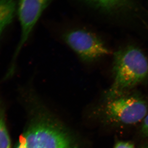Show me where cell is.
Instances as JSON below:
<instances>
[{"instance_id": "obj_1", "label": "cell", "mask_w": 148, "mask_h": 148, "mask_svg": "<svg viewBox=\"0 0 148 148\" xmlns=\"http://www.w3.org/2000/svg\"><path fill=\"white\" fill-rule=\"evenodd\" d=\"M114 82L106 93L108 100L119 97L148 76V60L140 49L128 46L114 54Z\"/></svg>"}, {"instance_id": "obj_2", "label": "cell", "mask_w": 148, "mask_h": 148, "mask_svg": "<svg viewBox=\"0 0 148 148\" xmlns=\"http://www.w3.org/2000/svg\"><path fill=\"white\" fill-rule=\"evenodd\" d=\"M16 148H72L71 140L63 128L44 116L35 117L20 137Z\"/></svg>"}, {"instance_id": "obj_3", "label": "cell", "mask_w": 148, "mask_h": 148, "mask_svg": "<svg viewBox=\"0 0 148 148\" xmlns=\"http://www.w3.org/2000/svg\"><path fill=\"white\" fill-rule=\"evenodd\" d=\"M148 106L143 99L135 95H123L108 100L104 114L112 122L121 125H133L144 119Z\"/></svg>"}, {"instance_id": "obj_4", "label": "cell", "mask_w": 148, "mask_h": 148, "mask_svg": "<svg viewBox=\"0 0 148 148\" xmlns=\"http://www.w3.org/2000/svg\"><path fill=\"white\" fill-rule=\"evenodd\" d=\"M64 38L70 48L85 61H93L111 53L101 39L87 30H71L64 34Z\"/></svg>"}, {"instance_id": "obj_5", "label": "cell", "mask_w": 148, "mask_h": 148, "mask_svg": "<svg viewBox=\"0 0 148 148\" xmlns=\"http://www.w3.org/2000/svg\"><path fill=\"white\" fill-rule=\"evenodd\" d=\"M51 0H19L17 15L21 28V36L14 54L16 57L27 42L44 10Z\"/></svg>"}, {"instance_id": "obj_6", "label": "cell", "mask_w": 148, "mask_h": 148, "mask_svg": "<svg viewBox=\"0 0 148 148\" xmlns=\"http://www.w3.org/2000/svg\"><path fill=\"white\" fill-rule=\"evenodd\" d=\"M16 9L15 0H0V39L13 21Z\"/></svg>"}, {"instance_id": "obj_7", "label": "cell", "mask_w": 148, "mask_h": 148, "mask_svg": "<svg viewBox=\"0 0 148 148\" xmlns=\"http://www.w3.org/2000/svg\"><path fill=\"white\" fill-rule=\"evenodd\" d=\"M0 148H11V141L6 125L4 112L0 101Z\"/></svg>"}, {"instance_id": "obj_8", "label": "cell", "mask_w": 148, "mask_h": 148, "mask_svg": "<svg viewBox=\"0 0 148 148\" xmlns=\"http://www.w3.org/2000/svg\"><path fill=\"white\" fill-rule=\"evenodd\" d=\"M106 10H112L127 5L128 0H86Z\"/></svg>"}, {"instance_id": "obj_9", "label": "cell", "mask_w": 148, "mask_h": 148, "mask_svg": "<svg viewBox=\"0 0 148 148\" xmlns=\"http://www.w3.org/2000/svg\"><path fill=\"white\" fill-rule=\"evenodd\" d=\"M114 148H135L131 143L125 141H119L115 144Z\"/></svg>"}, {"instance_id": "obj_10", "label": "cell", "mask_w": 148, "mask_h": 148, "mask_svg": "<svg viewBox=\"0 0 148 148\" xmlns=\"http://www.w3.org/2000/svg\"><path fill=\"white\" fill-rule=\"evenodd\" d=\"M141 131L144 135L148 137V114L143 119L141 127Z\"/></svg>"}]
</instances>
